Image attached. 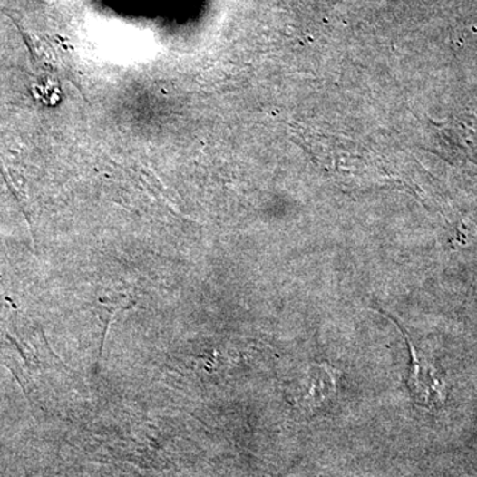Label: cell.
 Masks as SVG:
<instances>
[{
  "label": "cell",
  "mask_w": 477,
  "mask_h": 477,
  "mask_svg": "<svg viewBox=\"0 0 477 477\" xmlns=\"http://www.w3.org/2000/svg\"><path fill=\"white\" fill-rule=\"evenodd\" d=\"M396 326L401 330L402 335L406 337L410 347L411 373L409 386L411 393H413V398L415 399L416 404H423V406H433V404L439 401V396H441L438 381L433 375V370L428 367L426 362L419 358L418 352H416L415 346L411 342L409 335L404 332L401 325L396 324Z\"/></svg>",
  "instance_id": "1"
},
{
  "label": "cell",
  "mask_w": 477,
  "mask_h": 477,
  "mask_svg": "<svg viewBox=\"0 0 477 477\" xmlns=\"http://www.w3.org/2000/svg\"><path fill=\"white\" fill-rule=\"evenodd\" d=\"M307 385L306 402L307 406L317 404L324 399L329 398L335 393L336 384L329 367L324 365H312L307 375Z\"/></svg>",
  "instance_id": "2"
}]
</instances>
